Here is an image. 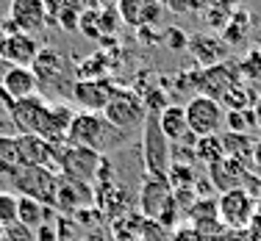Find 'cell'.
I'll use <instances>...</instances> for the list:
<instances>
[{
    "label": "cell",
    "instance_id": "cell-1",
    "mask_svg": "<svg viewBox=\"0 0 261 241\" xmlns=\"http://www.w3.org/2000/svg\"><path fill=\"white\" fill-rule=\"evenodd\" d=\"M67 144L75 147H89V150L109 156L128 144V133L117 131L103 114H89V111H75L67 131Z\"/></svg>",
    "mask_w": 261,
    "mask_h": 241
},
{
    "label": "cell",
    "instance_id": "cell-2",
    "mask_svg": "<svg viewBox=\"0 0 261 241\" xmlns=\"http://www.w3.org/2000/svg\"><path fill=\"white\" fill-rule=\"evenodd\" d=\"M167 136L159 128V116L147 114L145 125H142V161H145V172L147 177H159L167 180V172L172 164V150Z\"/></svg>",
    "mask_w": 261,
    "mask_h": 241
},
{
    "label": "cell",
    "instance_id": "cell-3",
    "mask_svg": "<svg viewBox=\"0 0 261 241\" xmlns=\"http://www.w3.org/2000/svg\"><path fill=\"white\" fill-rule=\"evenodd\" d=\"M184 114H186L189 131L197 139H203V136H220V131L225 128V108L214 97H203V95L189 97L184 106Z\"/></svg>",
    "mask_w": 261,
    "mask_h": 241
},
{
    "label": "cell",
    "instance_id": "cell-4",
    "mask_svg": "<svg viewBox=\"0 0 261 241\" xmlns=\"http://www.w3.org/2000/svg\"><path fill=\"white\" fill-rule=\"evenodd\" d=\"M11 186H14L17 197H28V200H36L42 205L53 208L56 189H59V175L50 169H42V166H22L11 177Z\"/></svg>",
    "mask_w": 261,
    "mask_h": 241
},
{
    "label": "cell",
    "instance_id": "cell-5",
    "mask_svg": "<svg viewBox=\"0 0 261 241\" xmlns=\"http://www.w3.org/2000/svg\"><path fill=\"white\" fill-rule=\"evenodd\" d=\"M103 116L117 128V131L130 133V131H136V128L145 125L147 111H145V103H142V97L136 95L134 89H125V86H120V89H117V95L109 100V106L103 108Z\"/></svg>",
    "mask_w": 261,
    "mask_h": 241
},
{
    "label": "cell",
    "instance_id": "cell-6",
    "mask_svg": "<svg viewBox=\"0 0 261 241\" xmlns=\"http://www.w3.org/2000/svg\"><path fill=\"white\" fill-rule=\"evenodd\" d=\"M100 153L89 150V147H75V144H61L59 150V175L64 180L84 183L92 186L97 177V166H100Z\"/></svg>",
    "mask_w": 261,
    "mask_h": 241
},
{
    "label": "cell",
    "instance_id": "cell-7",
    "mask_svg": "<svg viewBox=\"0 0 261 241\" xmlns=\"http://www.w3.org/2000/svg\"><path fill=\"white\" fill-rule=\"evenodd\" d=\"M217 219L231 230H245L256 219V200L245 189L222 191L220 200H217Z\"/></svg>",
    "mask_w": 261,
    "mask_h": 241
},
{
    "label": "cell",
    "instance_id": "cell-8",
    "mask_svg": "<svg viewBox=\"0 0 261 241\" xmlns=\"http://www.w3.org/2000/svg\"><path fill=\"white\" fill-rule=\"evenodd\" d=\"M239 67L236 61H220L214 67H206V70H195V95H203V97H214L220 100L231 86L239 83Z\"/></svg>",
    "mask_w": 261,
    "mask_h": 241
},
{
    "label": "cell",
    "instance_id": "cell-9",
    "mask_svg": "<svg viewBox=\"0 0 261 241\" xmlns=\"http://www.w3.org/2000/svg\"><path fill=\"white\" fill-rule=\"evenodd\" d=\"M67 61L64 55H61L59 50H50V47H42L39 55L34 58V64H31V70H34L36 75V86H39V95L42 92H47V95H67L70 97V92L61 86V80L67 78Z\"/></svg>",
    "mask_w": 261,
    "mask_h": 241
},
{
    "label": "cell",
    "instance_id": "cell-10",
    "mask_svg": "<svg viewBox=\"0 0 261 241\" xmlns=\"http://www.w3.org/2000/svg\"><path fill=\"white\" fill-rule=\"evenodd\" d=\"M120 83L111 78H92V80H75L72 86L70 100L75 103L81 111H89V114H103V108L109 106V100L117 95Z\"/></svg>",
    "mask_w": 261,
    "mask_h": 241
},
{
    "label": "cell",
    "instance_id": "cell-11",
    "mask_svg": "<svg viewBox=\"0 0 261 241\" xmlns=\"http://www.w3.org/2000/svg\"><path fill=\"white\" fill-rule=\"evenodd\" d=\"M47 106L50 103L45 100V95H31L25 100H17L9 106V119L11 125L17 128V133H45V122H47Z\"/></svg>",
    "mask_w": 261,
    "mask_h": 241
},
{
    "label": "cell",
    "instance_id": "cell-12",
    "mask_svg": "<svg viewBox=\"0 0 261 241\" xmlns=\"http://www.w3.org/2000/svg\"><path fill=\"white\" fill-rule=\"evenodd\" d=\"M67 144V141H64ZM17 150H20L22 166H42L59 175V150L61 144L47 141L36 133H17Z\"/></svg>",
    "mask_w": 261,
    "mask_h": 241
},
{
    "label": "cell",
    "instance_id": "cell-13",
    "mask_svg": "<svg viewBox=\"0 0 261 241\" xmlns=\"http://www.w3.org/2000/svg\"><path fill=\"white\" fill-rule=\"evenodd\" d=\"M186 50L195 58L197 70H206V67H214L220 61H228V45L214 31H197V34H192Z\"/></svg>",
    "mask_w": 261,
    "mask_h": 241
},
{
    "label": "cell",
    "instance_id": "cell-14",
    "mask_svg": "<svg viewBox=\"0 0 261 241\" xmlns=\"http://www.w3.org/2000/svg\"><path fill=\"white\" fill-rule=\"evenodd\" d=\"M9 20L22 34L36 36L50 22V14H47L45 0H9Z\"/></svg>",
    "mask_w": 261,
    "mask_h": 241
},
{
    "label": "cell",
    "instance_id": "cell-15",
    "mask_svg": "<svg viewBox=\"0 0 261 241\" xmlns=\"http://www.w3.org/2000/svg\"><path fill=\"white\" fill-rule=\"evenodd\" d=\"M172 202H175V197H172L170 180L145 177V183H142V189H139V214L145 216V219L156 222L159 216L164 214V208H170Z\"/></svg>",
    "mask_w": 261,
    "mask_h": 241
},
{
    "label": "cell",
    "instance_id": "cell-16",
    "mask_svg": "<svg viewBox=\"0 0 261 241\" xmlns=\"http://www.w3.org/2000/svg\"><path fill=\"white\" fill-rule=\"evenodd\" d=\"M39 42L31 34H11V36H0V61L9 67H31L34 58L39 55Z\"/></svg>",
    "mask_w": 261,
    "mask_h": 241
},
{
    "label": "cell",
    "instance_id": "cell-17",
    "mask_svg": "<svg viewBox=\"0 0 261 241\" xmlns=\"http://www.w3.org/2000/svg\"><path fill=\"white\" fill-rule=\"evenodd\" d=\"M117 14L130 28L159 25L164 17V3L161 0H117Z\"/></svg>",
    "mask_w": 261,
    "mask_h": 241
},
{
    "label": "cell",
    "instance_id": "cell-18",
    "mask_svg": "<svg viewBox=\"0 0 261 241\" xmlns=\"http://www.w3.org/2000/svg\"><path fill=\"white\" fill-rule=\"evenodd\" d=\"M0 92H3L11 103L36 95L39 86H36L34 70H31V67H6V72L0 75Z\"/></svg>",
    "mask_w": 261,
    "mask_h": 241
},
{
    "label": "cell",
    "instance_id": "cell-19",
    "mask_svg": "<svg viewBox=\"0 0 261 241\" xmlns=\"http://www.w3.org/2000/svg\"><path fill=\"white\" fill-rule=\"evenodd\" d=\"M253 31H256V14H253L250 9H245V6H236L231 20H228V25L220 31V39L225 42L228 50H231V47L245 45Z\"/></svg>",
    "mask_w": 261,
    "mask_h": 241
},
{
    "label": "cell",
    "instance_id": "cell-20",
    "mask_svg": "<svg viewBox=\"0 0 261 241\" xmlns=\"http://www.w3.org/2000/svg\"><path fill=\"white\" fill-rule=\"evenodd\" d=\"M72 116H75V111H72L70 103H50V106H47V122H45L42 139L56 141V144H64Z\"/></svg>",
    "mask_w": 261,
    "mask_h": 241
},
{
    "label": "cell",
    "instance_id": "cell-21",
    "mask_svg": "<svg viewBox=\"0 0 261 241\" xmlns=\"http://www.w3.org/2000/svg\"><path fill=\"white\" fill-rule=\"evenodd\" d=\"M159 128H161V133L167 136L170 144H178V141H184L186 136L192 133L189 125H186L184 106H178V103H170V106L159 114Z\"/></svg>",
    "mask_w": 261,
    "mask_h": 241
},
{
    "label": "cell",
    "instance_id": "cell-22",
    "mask_svg": "<svg viewBox=\"0 0 261 241\" xmlns=\"http://www.w3.org/2000/svg\"><path fill=\"white\" fill-rule=\"evenodd\" d=\"M220 141H222V153H225V158H233L239 161V164L250 166V158H253V144H256V139H253L250 133H220Z\"/></svg>",
    "mask_w": 261,
    "mask_h": 241
},
{
    "label": "cell",
    "instance_id": "cell-23",
    "mask_svg": "<svg viewBox=\"0 0 261 241\" xmlns=\"http://www.w3.org/2000/svg\"><path fill=\"white\" fill-rule=\"evenodd\" d=\"M50 211L53 208L42 205V202H36V200H28V197H20V200H17V222H20L22 227H28V230H39L42 225H47V222H50Z\"/></svg>",
    "mask_w": 261,
    "mask_h": 241
},
{
    "label": "cell",
    "instance_id": "cell-24",
    "mask_svg": "<svg viewBox=\"0 0 261 241\" xmlns=\"http://www.w3.org/2000/svg\"><path fill=\"white\" fill-rule=\"evenodd\" d=\"M22 169V158L17 150V136L0 133V177H14Z\"/></svg>",
    "mask_w": 261,
    "mask_h": 241
},
{
    "label": "cell",
    "instance_id": "cell-25",
    "mask_svg": "<svg viewBox=\"0 0 261 241\" xmlns=\"http://www.w3.org/2000/svg\"><path fill=\"white\" fill-rule=\"evenodd\" d=\"M253 103H256V92L250 83H242V80L220 97V106L225 111H250Z\"/></svg>",
    "mask_w": 261,
    "mask_h": 241
},
{
    "label": "cell",
    "instance_id": "cell-26",
    "mask_svg": "<svg viewBox=\"0 0 261 241\" xmlns=\"http://www.w3.org/2000/svg\"><path fill=\"white\" fill-rule=\"evenodd\" d=\"M236 67H239L242 83H250V86L253 83H261V47L258 45L247 47V53L236 61Z\"/></svg>",
    "mask_w": 261,
    "mask_h": 241
},
{
    "label": "cell",
    "instance_id": "cell-27",
    "mask_svg": "<svg viewBox=\"0 0 261 241\" xmlns=\"http://www.w3.org/2000/svg\"><path fill=\"white\" fill-rule=\"evenodd\" d=\"M225 158V153H222V141L220 136H203V139L195 141V161H200V164H217V161Z\"/></svg>",
    "mask_w": 261,
    "mask_h": 241
},
{
    "label": "cell",
    "instance_id": "cell-28",
    "mask_svg": "<svg viewBox=\"0 0 261 241\" xmlns=\"http://www.w3.org/2000/svg\"><path fill=\"white\" fill-rule=\"evenodd\" d=\"M225 131L231 133H250L256 131L253 111H225Z\"/></svg>",
    "mask_w": 261,
    "mask_h": 241
},
{
    "label": "cell",
    "instance_id": "cell-29",
    "mask_svg": "<svg viewBox=\"0 0 261 241\" xmlns=\"http://www.w3.org/2000/svg\"><path fill=\"white\" fill-rule=\"evenodd\" d=\"M167 180H170L172 191H175V189H192V183H195L192 164H178V161H172L170 172H167Z\"/></svg>",
    "mask_w": 261,
    "mask_h": 241
},
{
    "label": "cell",
    "instance_id": "cell-30",
    "mask_svg": "<svg viewBox=\"0 0 261 241\" xmlns=\"http://www.w3.org/2000/svg\"><path fill=\"white\" fill-rule=\"evenodd\" d=\"M164 3V11H170V14H203V11L208 9V0H161Z\"/></svg>",
    "mask_w": 261,
    "mask_h": 241
},
{
    "label": "cell",
    "instance_id": "cell-31",
    "mask_svg": "<svg viewBox=\"0 0 261 241\" xmlns=\"http://www.w3.org/2000/svg\"><path fill=\"white\" fill-rule=\"evenodd\" d=\"M78 31L89 39H100V9H84L78 17Z\"/></svg>",
    "mask_w": 261,
    "mask_h": 241
},
{
    "label": "cell",
    "instance_id": "cell-32",
    "mask_svg": "<svg viewBox=\"0 0 261 241\" xmlns=\"http://www.w3.org/2000/svg\"><path fill=\"white\" fill-rule=\"evenodd\" d=\"M17 200L14 191H0V227H9L17 222Z\"/></svg>",
    "mask_w": 261,
    "mask_h": 241
},
{
    "label": "cell",
    "instance_id": "cell-33",
    "mask_svg": "<svg viewBox=\"0 0 261 241\" xmlns=\"http://www.w3.org/2000/svg\"><path fill=\"white\" fill-rule=\"evenodd\" d=\"M231 14H233V9H220V6H208V9L203 11V22H206V28H211V31H217V34H220V31L228 25Z\"/></svg>",
    "mask_w": 261,
    "mask_h": 241
},
{
    "label": "cell",
    "instance_id": "cell-34",
    "mask_svg": "<svg viewBox=\"0 0 261 241\" xmlns=\"http://www.w3.org/2000/svg\"><path fill=\"white\" fill-rule=\"evenodd\" d=\"M120 14H117L114 6H103L100 9V39H106V36H114L117 28H120Z\"/></svg>",
    "mask_w": 261,
    "mask_h": 241
},
{
    "label": "cell",
    "instance_id": "cell-35",
    "mask_svg": "<svg viewBox=\"0 0 261 241\" xmlns=\"http://www.w3.org/2000/svg\"><path fill=\"white\" fill-rule=\"evenodd\" d=\"M164 45L170 47V50H175V53H184L186 45H189V36H186L178 25L164 28Z\"/></svg>",
    "mask_w": 261,
    "mask_h": 241
},
{
    "label": "cell",
    "instance_id": "cell-36",
    "mask_svg": "<svg viewBox=\"0 0 261 241\" xmlns=\"http://www.w3.org/2000/svg\"><path fill=\"white\" fill-rule=\"evenodd\" d=\"M170 241H206V236H203L195 225L181 222L178 227H172V230H170Z\"/></svg>",
    "mask_w": 261,
    "mask_h": 241
},
{
    "label": "cell",
    "instance_id": "cell-37",
    "mask_svg": "<svg viewBox=\"0 0 261 241\" xmlns=\"http://www.w3.org/2000/svg\"><path fill=\"white\" fill-rule=\"evenodd\" d=\"M3 241H36V236H34V230H28V227L20 225V222H14V225L6 227Z\"/></svg>",
    "mask_w": 261,
    "mask_h": 241
},
{
    "label": "cell",
    "instance_id": "cell-38",
    "mask_svg": "<svg viewBox=\"0 0 261 241\" xmlns=\"http://www.w3.org/2000/svg\"><path fill=\"white\" fill-rule=\"evenodd\" d=\"M136 39H139L142 45H159V42H164V31H159L156 25L136 28Z\"/></svg>",
    "mask_w": 261,
    "mask_h": 241
},
{
    "label": "cell",
    "instance_id": "cell-39",
    "mask_svg": "<svg viewBox=\"0 0 261 241\" xmlns=\"http://www.w3.org/2000/svg\"><path fill=\"white\" fill-rule=\"evenodd\" d=\"M250 169H253V172H261V139H256V144H253V158H250Z\"/></svg>",
    "mask_w": 261,
    "mask_h": 241
},
{
    "label": "cell",
    "instance_id": "cell-40",
    "mask_svg": "<svg viewBox=\"0 0 261 241\" xmlns=\"http://www.w3.org/2000/svg\"><path fill=\"white\" fill-rule=\"evenodd\" d=\"M253 122H256V131L261 133V95H256V103H253Z\"/></svg>",
    "mask_w": 261,
    "mask_h": 241
},
{
    "label": "cell",
    "instance_id": "cell-41",
    "mask_svg": "<svg viewBox=\"0 0 261 241\" xmlns=\"http://www.w3.org/2000/svg\"><path fill=\"white\" fill-rule=\"evenodd\" d=\"M0 31H3V36H11V34H20V28H17L14 22L9 20V17H3V20H0Z\"/></svg>",
    "mask_w": 261,
    "mask_h": 241
},
{
    "label": "cell",
    "instance_id": "cell-42",
    "mask_svg": "<svg viewBox=\"0 0 261 241\" xmlns=\"http://www.w3.org/2000/svg\"><path fill=\"white\" fill-rule=\"evenodd\" d=\"M208 6H220V9H236V0H208Z\"/></svg>",
    "mask_w": 261,
    "mask_h": 241
},
{
    "label": "cell",
    "instance_id": "cell-43",
    "mask_svg": "<svg viewBox=\"0 0 261 241\" xmlns=\"http://www.w3.org/2000/svg\"><path fill=\"white\" fill-rule=\"evenodd\" d=\"M72 241H84V238H72Z\"/></svg>",
    "mask_w": 261,
    "mask_h": 241
}]
</instances>
